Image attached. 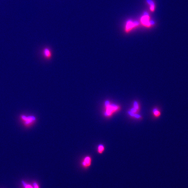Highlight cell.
Here are the masks:
<instances>
[{
  "label": "cell",
  "instance_id": "9c48e42d",
  "mask_svg": "<svg viewBox=\"0 0 188 188\" xmlns=\"http://www.w3.org/2000/svg\"><path fill=\"white\" fill-rule=\"evenodd\" d=\"M153 112L156 116H158L160 115V113L159 111L156 109H154Z\"/></svg>",
  "mask_w": 188,
  "mask_h": 188
},
{
  "label": "cell",
  "instance_id": "277c9868",
  "mask_svg": "<svg viewBox=\"0 0 188 188\" xmlns=\"http://www.w3.org/2000/svg\"><path fill=\"white\" fill-rule=\"evenodd\" d=\"M21 183L24 188H40L39 184L36 182H34L33 185L24 180L22 181Z\"/></svg>",
  "mask_w": 188,
  "mask_h": 188
},
{
  "label": "cell",
  "instance_id": "6da1fadb",
  "mask_svg": "<svg viewBox=\"0 0 188 188\" xmlns=\"http://www.w3.org/2000/svg\"><path fill=\"white\" fill-rule=\"evenodd\" d=\"M19 118L23 126L26 128L32 127L37 121V118L35 116L27 115L21 114L20 115Z\"/></svg>",
  "mask_w": 188,
  "mask_h": 188
},
{
  "label": "cell",
  "instance_id": "3957f363",
  "mask_svg": "<svg viewBox=\"0 0 188 188\" xmlns=\"http://www.w3.org/2000/svg\"><path fill=\"white\" fill-rule=\"evenodd\" d=\"M149 18L147 14H145L142 17L141 21L142 25L147 27H149L151 25V22L149 21Z\"/></svg>",
  "mask_w": 188,
  "mask_h": 188
},
{
  "label": "cell",
  "instance_id": "5b68a950",
  "mask_svg": "<svg viewBox=\"0 0 188 188\" xmlns=\"http://www.w3.org/2000/svg\"><path fill=\"white\" fill-rule=\"evenodd\" d=\"M139 25V23L137 22H133L131 21H129L127 22L126 25V31H129L131 30L134 27L136 26H137Z\"/></svg>",
  "mask_w": 188,
  "mask_h": 188
},
{
  "label": "cell",
  "instance_id": "8992f818",
  "mask_svg": "<svg viewBox=\"0 0 188 188\" xmlns=\"http://www.w3.org/2000/svg\"><path fill=\"white\" fill-rule=\"evenodd\" d=\"M147 2L148 3L150 6V10L152 11H154V10L155 6L153 2L151 0H147Z\"/></svg>",
  "mask_w": 188,
  "mask_h": 188
},
{
  "label": "cell",
  "instance_id": "52a82bcc",
  "mask_svg": "<svg viewBox=\"0 0 188 188\" xmlns=\"http://www.w3.org/2000/svg\"><path fill=\"white\" fill-rule=\"evenodd\" d=\"M104 150V147L103 145L100 144L98 146L97 148V152L101 154L103 153Z\"/></svg>",
  "mask_w": 188,
  "mask_h": 188
},
{
  "label": "cell",
  "instance_id": "7c38bea8",
  "mask_svg": "<svg viewBox=\"0 0 188 188\" xmlns=\"http://www.w3.org/2000/svg\"><path fill=\"white\" fill-rule=\"evenodd\" d=\"M128 113H129V114L131 116H134V114L133 112H131V111H129Z\"/></svg>",
  "mask_w": 188,
  "mask_h": 188
},
{
  "label": "cell",
  "instance_id": "ba28073f",
  "mask_svg": "<svg viewBox=\"0 0 188 188\" xmlns=\"http://www.w3.org/2000/svg\"><path fill=\"white\" fill-rule=\"evenodd\" d=\"M44 55L47 57H50L51 56V52L48 49H46L44 50Z\"/></svg>",
  "mask_w": 188,
  "mask_h": 188
},
{
  "label": "cell",
  "instance_id": "8fae6325",
  "mask_svg": "<svg viewBox=\"0 0 188 188\" xmlns=\"http://www.w3.org/2000/svg\"><path fill=\"white\" fill-rule=\"evenodd\" d=\"M131 112H133V113H134V112H136L137 109H135V108H132V109H131Z\"/></svg>",
  "mask_w": 188,
  "mask_h": 188
},
{
  "label": "cell",
  "instance_id": "4fadbf2b",
  "mask_svg": "<svg viewBox=\"0 0 188 188\" xmlns=\"http://www.w3.org/2000/svg\"><path fill=\"white\" fill-rule=\"evenodd\" d=\"M105 105L106 106V107H107L109 106V101H106V102H105Z\"/></svg>",
  "mask_w": 188,
  "mask_h": 188
},
{
  "label": "cell",
  "instance_id": "30bf717a",
  "mask_svg": "<svg viewBox=\"0 0 188 188\" xmlns=\"http://www.w3.org/2000/svg\"><path fill=\"white\" fill-rule=\"evenodd\" d=\"M134 108L136 109L137 110L138 109L139 107L138 104L137 102L135 101L134 103Z\"/></svg>",
  "mask_w": 188,
  "mask_h": 188
},
{
  "label": "cell",
  "instance_id": "7a4b0ae2",
  "mask_svg": "<svg viewBox=\"0 0 188 188\" xmlns=\"http://www.w3.org/2000/svg\"><path fill=\"white\" fill-rule=\"evenodd\" d=\"M92 159L89 156H87L84 157L81 162V166L85 169L89 168L92 164Z\"/></svg>",
  "mask_w": 188,
  "mask_h": 188
},
{
  "label": "cell",
  "instance_id": "5bb4252c",
  "mask_svg": "<svg viewBox=\"0 0 188 188\" xmlns=\"http://www.w3.org/2000/svg\"><path fill=\"white\" fill-rule=\"evenodd\" d=\"M134 116L137 118H139L140 117V116L138 114L134 115Z\"/></svg>",
  "mask_w": 188,
  "mask_h": 188
}]
</instances>
